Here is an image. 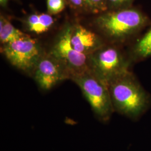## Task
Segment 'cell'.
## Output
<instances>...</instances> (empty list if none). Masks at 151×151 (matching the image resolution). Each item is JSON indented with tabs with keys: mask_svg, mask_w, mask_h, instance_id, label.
Instances as JSON below:
<instances>
[{
	"mask_svg": "<svg viewBox=\"0 0 151 151\" xmlns=\"http://www.w3.org/2000/svg\"><path fill=\"white\" fill-rule=\"evenodd\" d=\"M95 25L104 40L119 45L130 41L134 42L150 25V21L137 9L123 8L101 13L95 19Z\"/></svg>",
	"mask_w": 151,
	"mask_h": 151,
	"instance_id": "1",
	"label": "cell"
},
{
	"mask_svg": "<svg viewBox=\"0 0 151 151\" xmlns=\"http://www.w3.org/2000/svg\"><path fill=\"white\" fill-rule=\"evenodd\" d=\"M114 111L137 120L151 106V96L132 71L108 85Z\"/></svg>",
	"mask_w": 151,
	"mask_h": 151,
	"instance_id": "2",
	"label": "cell"
},
{
	"mask_svg": "<svg viewBox=\"0 0 151 151\" xmlns=\"http://www.w3.org/2000/svg\"><path fill=\"white\" fill-rule=\"evenodd\" d=\"M133 62L119 45L106 43L88 56V69L107 86L130 71Z\"/></svg>",
	"mask_w": 151,
	"mask_h": 151,
	"instance_id": "3",
	"label": "cell"
},
{
	"mask_svg": "<svg viewBox=\"0 0 151 151\" xmlns=\"http://www.w3.org/2000/svg\"><path fill=\"white\" fill-rule=\"evenodd\" d=\"M70 78L80 87L96 119L108 123L114 112L108 87L89 70L74 74Z\"/></svg>",
	"mask_w": 151,
	"mask_h": 151,
	"instance_id": "4",
	"label": "cell"
},
{
	"mask_svg": "<svg viewBox=\"0 0 151 151\" xmlns=\"http://www.w3.org/2000/svg\"><path fill=\"white\" fill-rule=\"evenodd\" d=\"M2 51L12 65L30 73L44 55L39 42L30 37L4 44Z\"/></svg>",
	"mask_w": 151,
	"mask_h": 151,
	"instance_id": "5",
	"label": "cell"
},
{
	"mask_svg": "<svg viewBox=\"0 0 151 151\" xmlns=\"http://www.w3.org/2000/svg\"><path fill=\"white\" fill-rule=\"evenodd\" d=\"M72 28L70 25L65 27L49 53L65 66L70 76L89 70L88 55L77 52L72 45Z\"/></svg>",
	"mask_w": 151,
	"mask_h": 151,
	"instance_id": "6",
	"label": "cell"
},
{
	"mask_svg": "<svg viewBox=\"0 0 151 151\" xmlns=\"http://www.w3.org/2000/svg\"><path fill=\"white\" fill-rule=\"evenodd\" d=\"M32 74L38 87L44 91L51 90L60 82L70 77L65 66L50 54L44 55L41 58Z\"/></svg>",
	"mask_w": 151,
	"mask_h": 151,
	"instance_id": "7",
	"label": "cell"
},
{
	"mask_svg": "<svg viewBox=\"0 0 151 151\" xmlns=\"http://www.w3.org/2000/svg\"><path fill=\"white\" fill-rule=\"evenodd\" d=\"M71 43L77 52L88 56L106 43L99 34L77 25L72 28Z\"/></svg>",
	"mask_w": 151,
	"mask_h": 151,
	"instance_id": "8",
	"label": "cell"
},
{
	"mask_svg": "<svg viewBox=\"0 0 151 151\" xmlns=\"http://www.w3.org/2000/svg\"><path fill=\"white\" fill-rule=\"evenodd\" d=\"M128 54L133 63L151 57V27L132 43Z\"/></svg>",
	"mask_w": 151,
	"mask_h": 151,
	"instance_id": "9",
	"label": "cell"
},
{
	"mask_svg": "<svg viewBox=\"0 0 151 151\" xmlns=\"http://www.w3.org/2000/svg\"><path fill=\"white\" fill-rule=\"evenodd\" d=\"M54 22V19L50 14H32L28 17L27 25L30 32L40 34L47 32Z\"/></svg>",
	"mask_w": 151,
	"mask_h": 151,
	"instance_id": "10",
	"label": "cell"
},
{
	"mask_svg": "<svg viewBox=\"0 0 151 151\" xmlns=\"http://www.w3.org/2000/svg\"><path fill=\"white\" fill-rule=\"evenodd\" d=\"M30 37L14 27L3 16L0 19V40L4 45Z\"/></svg>",
	"mask_w": 151,
	"mask_h": 151,
	"instance_id": "11",
	"label": "cell"
},
{
	"mask_svg": "<svg viewBox=\"0 0 151 151\" xmlns=\"http://www.w3.org/2000/svg\"><path fill=\"white\" fill-rule=\"evenodd\" d=\"M85 4L95 13H103L108 11L106 0H83Z\"/></svg>",
	"mask_w": 151,
	"mask_h": 151,
	"instance_id": "12",
	"label": "cell"
},
{
	"mask_svg": "<svg viewBox=\"0 0 151 151\" xmlns=\"http://www.w3.org/2000/svg\"><path fill=\"white\" fill-rule=\"evenodd\" d=\"M65 7L64 0H47V9L50 15L60 13L64 10Z\"/></svg>",
	"mask_w": 151,
	"mask_h": 151,
	"instance_id": "13",
	"label": "cell"
},
{
	"mask_svg": "<svg viewBox=\"0 0 151 151\" xmlns=\"http://www.w3.org/2000/svg\"><path fill=\"white\" fill-rule=\"evenodd\" d=\"M107 4L109 3L110 5L115 7H119L122 6L128 5L133 1V0H106Z\"/></svg>",
	"mask_w": 151,
	"mask_h": 151,
	"instance_id": "14",
	"label": "cell"
},
{
	"mask_svg": "<svg viewBox=\"0 0 151 151\" xmlns=\"http://www.w3.org/2000/svg\"><path fill=\"white\" fill-rule=\"evenodd\" d=\"M71 3L76 6H82L85 2L83 0H70Z\"/></svg>",
	"mask_w": 151,
	"mask_h": 151,
	"instance_id": "15",
	"label": "cell"
},
{
	"mask_svg": "<svg viewBox=\"0 0 151 151\" xmlns=\"http://www.w3.org/2000/svg\"><path fill=\"white\" fill-rule=\"evenodd\" d=\"M8 0H0V3L1 5H5L6 3L7 2Z\"/></svg>",
	"mask_w": 151,
	"mask_h": 151,
	"instance_id": "16",
	"label": "cell"
}]
</instances>
